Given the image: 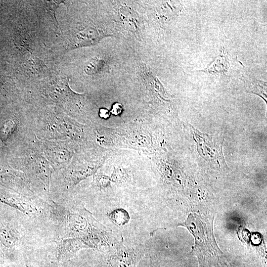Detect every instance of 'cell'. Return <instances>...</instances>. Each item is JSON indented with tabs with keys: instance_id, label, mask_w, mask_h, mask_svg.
<instances>
[{
	"instance_id": "1",
	"label": "cell",
	"mask_w": 267,
	"mask_h": 267,
	"mask_svg": "<svg viewBox=\"0 0 267 267\" xmlns=\"http://www.w3.org/2000/svg\"><path fill=\"white\" fill-rule=\"evenodd\" d=\"M214 219L190 213L184 222L176 226L185 227L193 236L195 245L191 252L197 257L199 267H229L225 256L215 239Z\"/></svg>"
},
{
	"instance_id": "2",
	"label": "cell",
	"mask_w": 267,
	"mask_h": 267,
	"mask_svg": "<svg viewBox=\"0 0 267 267\" xmlns=\"http://www.w3.org/2000/svg\"><path fill=\"white\" fill-rule=\"evenodd\" d=\"M19 147L20 168L26 173L31 186L34 181L48 191L53 170L41 150L38 139L35 135Z\"/></svg>"
},
{
	"instance_id": "3",
	"label": "cell",
	"mask_w": 267,
	"mask_h": 267,
	"mask_svg": "<svg viewBox=\"0 0 267 267\" xmlns=\"http://www.w3.org/2000/svg\"><path fill=\"white\" fill-rule=\"evenodd\" d=\"M84 207L78 213L65 211L61 218V235L63 239L81 237L88 231L92 217Z\"/></svg>"
},
{
	"instance_id": "4",
	"label": "cell",
	"mask_w": 267,
	"mask_h": 267,
	"mask_svg": "<svg viewBox=\"0 0 267 267\" xmlns=\"http://www.w3.org/2000/svg\"><path fill=\"white\" fill-rule=\"evenodd\" d=\"M113 248L108 260L110 267H135L145 253L141 244H125L121 241Z\"/></svg>"
},
{
	"instance_id": "5",
	"label": "cell",
	"mask_w": 267,
	"mask_h": 267,
	"mask_svg": "<svg viewBox=\"0 0 267 267\" xmlns=\"http://www.w3.org/2000/svg\"><path fill=\"white\" fill-rule=\"evenodd\" d=\"M38 140L41 150L53 172L62 170L69 159L68 143L62 139Z\"/></svg>"
},
{
	"instance_id": "6",
	"label": "cell",
	"mask_w": 267,
	"mask_h": 267,
	"mask_svg": "<svg viewBox=\"0 0 267 267\" xmlns=\"http://www.w3.org/2000/svg\"><path fill=\"white\" fill-rule=\"evenodd\" d=\"M19 240V233L13 223L0 215V246L6 258L14 253Z\"/></svg>"
},
{
	"instance_id": "7",
	"label": "cell",
	"mask_w": 267,
	"mask_h": 267,
	"mask_svg": "<svg viewBox=\"0 0 267 267\" xmlns=\"http://www.w3.org/2000/svg\"><path fill=\"white\" fill-rule=\"evenodd\" d=\"M193 131L196 138V141L199 154L207 161L216 162L220 166L221 164L225 166L226 163L222 155L221 145H219L214 140L212 141V138L206 134L207 140L209 145L207 146L198 135L195 129H193Z\"/></svg>"
},
{
	"instance_id": "8",
	"label": "cell",
	"mask_w": 267,
	"mask_h": 267,
	"mask_svg": "<svg viewBox=\"0 0 267 267\" xmlns=\"http://www.w3.org/2000/svg\"><path fill=\"white\" fill-rule=\"evenodd\" d=\"M119 15L124 28L131 33L139 36L142 27L137 13L131 7L123 5L119 8Z\"/></svg>"
},
{
	"instance_id": "9",
	"label": "cell",
	"mask_w": 267,
	"mask_h": 267,
	"mask_svg": "<svg viewBox=\"0 0 267 267\" xmlns=\"http://www.w3.org/2000/svg\"><path fill=\"white\" fill-rule=\"evenodd\" d=\"M107 36L100 29L93 27L87 28L76 34L73 40V45L78 47L93 44Z\"/></svg>"
},
{
	"instance_id": "10",
	"label": "cell",
	"mask_w": 267,
	"mask_h": 267,
	"mask_svg": "<svg viewBox=\"0 0 267 267\" xmlns=\"http://www.w3.org/2000/svg\"><path fill=\"white\" fill-rule=\"evenodd\" d=\"M0 202L28 214H33L37 208L29 200L19 195L0 193Z\"/></svg>"
},
{
	"instance_id": "11",
	"label": "cell",
	"mask_w": 267,
	"mask_h": 267,
	"mask_svg": "<svg viewBox=\"0 0 267 267\" xmlns=\"http://www.w3.org/2000/svg\"><path fill=\"white\" fill-rule=\"evenodd\" d=\"M83 248L85 247L80 237L63 239L58 246V257L69 258Z\"/></svg>"
},
{
	"instance_id": "12",
	"label": "cell",
	"mask_w": 267,
	"mask_h": 267,
	"mask_svg": "<svg viewBox=\"0 0 267 267\" xmlns=\"http://www.w3.org/2000/svg\"><path fill=\"white\" fill-rule=\"evenodd\" d=\"M229 61L223 49L213 63L203 71L210 74L225 75L229 70Z\"/></svg>"
},
{
	"instance_id": "13",
	"label": "cell",
	"mask_w": 267,
	"mask_h": 267,
	"mask_svg": "<svg viewBox=\"0 0 267 267\" xmlns=\"http://www.w3.org/2000/svg\"><path fill=\"white\" fill-rule=\"evenodd\" d=\"M106 63L102 58L95 57L89 60L85 65L84 70L89 75H93L106 69Z\"/></svg>"
},
{
	"instance_id": "14",
	"label": "cell",
	"mask_w": 267,
	"mask_h": 267,
	"mask_svg": "<svg viewBox=\"0 0 267 267\" xmlns=\"http://www.w3.org/2000/svg\"><path fill=\"white\" fill-rule=\"evenodd\" d=\"M110 219L116 224L122 226L127 224L130 220L128 213L124 209H116L109 214Z\"/></svg>"
},
{
	"instance_id": "15",
	"label": "cell",
	"mask_w": 267,
	"mask_h": 267,
	"mask_svg": "<svg viewBox=\"0 0 267 267\" xmlns=\"http://www.w3.org/2000/svg\"><path fill=\"white\" fill-rule=\"evenodd\" d=\"M96 184L99 187L106 186L108 184V179L107 178L103 176H97L95 178Z\"/></svg>"
},
{
	"instance_id": "16",
	"label": "cell",
	"mask_w": 267,
	"mask_h": 267,
	"mask_svg": "<svg viewBox=\"0 0 267 267\" xmlns=\"http://www.w3.org/2000/svg\"><path fill=\"white\" fill-rule=\"evenodd\" d=\"M122 106L120 104L116 103L113 105L112 109V112L113 114L118 115L121 113L122 111Z\"/></svg>"
},
{
	"instance_id": "17",
	"label": "cell",
	"mask_w": 267,
	"mask_h": 267,
	"mask_svg": "<svg viewBox=\"0 0 267 267\" xmlns=\"http://www.w3.org/2000/svg\"><path fill=\"white\" fill-rule=\"evenodd\" d=\"M150 267H155L153 265V264L152 263V262H151V264Z\"/></svg>"
}]
</instances>
